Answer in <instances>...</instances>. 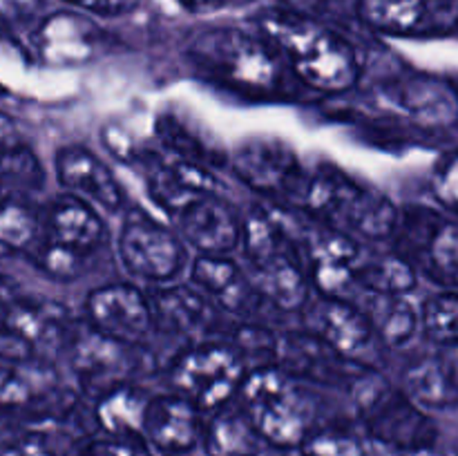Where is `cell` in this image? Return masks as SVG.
<instances>
[{"label": "cell", "instance_id": "cell-17", "mask_svg": "<svg viewBox=\"0 0 458 456\" xmlns=\"http://www.w3.org/2000/svg\"><path fill=\"white\" fill-rule=\"evenodd\" d=\"M273 358L277 367L293 378L313 380L320 384L353 387L367 371H371V367L349 360L311 334H291L277 338Z\"/></svg>", "mask_w": 458, "mask_h": 456}, {"label": "cell", "instance_id": "cell-28", "mask_svg": "<svg viewBox=\"0 0 458 456\" xmlns=\"http://www.w3.org/2000/svg\"><path fill=\"white\" fill-rule=\"evenodd\" d=\"M356 12L383 34H423L429 25V0H356Z\"/></svg>", "mask_w": 458, "mask_h": 456}, {"label": "cell", "instance_id": "cell-33", "mask_svg": "<svg viewBox=\"0 0 458 456\" xmlns=\"http://www.w3.org/2000/svg\"><path fill=\"white\" fill-rule=\"evenodd\" d=\"M157 134L161 137L159 141L164 143L165 152L192 161V164L213 168V165H224L228 161V156L217 146H213L204 137L192 132L177 114L159 116L157 119Z\"/></svg>", "mask_w": 458, "mask_h": 456}, {"label": "cell", "instance_id": "cell-45", "mask_svg": "<svg viewBox=\"0 0 458 456\" xmlns=\"http://www.w3.org/2000/svg\"><path fill=\"white\" fill-rule=\"evenodd\" d=\"M443 356H445V360L450 362L452 371H454V376H456V380H458V342L456 344H450V351L443 353Z\"/></svg>", "mask_w": 458, "mask_h": 456}, {"label": "cell", "instance_id": "cell-9", "mask_svg": "<svg viewBox=\"0 0 458 456\" xmlns=\"http://www.w3.org/2000/svg\"><path fill=\"white\" fill-rule=\"evenodd\" d=\"M246 362L231 344L199 342L174 360L173 384L179 396L188 398L199 410H219L244 383Z\"/></svg>", "mask_w": 458, "mask_h": 456}, {"label": "cell", "instance_id": "cell-27", "mask_svg": "<svg viewBox=\"0 0 458 456\" xmlns=\"http://www.w3.org/2000/svg\"><path fill=\"white\" fill-rule=\"evenodd\" d=\"M405 393L425 407H452L458 402V380L445 356L420 358L407 369Z\"/></svg>", "mask_w": 458, "mask_h": 456}, {"label": "cell", "instance_id": "cell-32", "mask_svg": "<svg viewBox=\"0 0 458 456\" xmlns=\"http://www.w3.org/2000/svg\"><path fill=\"white\" fill-rule=\"evenodd\" d=\"M38 224V215L30 201L0 188V258L30 249Z\"/></svg>", "mask_w": 458, "mask_h": 456}, {"label": "cell", "instance_id": "cell-14", "mask_svg": "<svg viewBox=\"0 0 458 456\" xmlns=\"http://www.w3.org/2000/svg\"><path fill=\"white\" fill-rule=\"evenodd\" d=\"M76 398L49 367L36 362L0 367V410L31 418H63Z\"/></svg>", "mask_w": 458, "mask_h": 456}, {"label": "cell", "instance_id": "cell-36", "mask_svg": "<svg viewBox=\"0 0 458 456\" xmlns=\"http://www.w3.org/2000/svg\"><path fill=\"white\" fill-rule=\"evenodd\" d=\"M423 329L443 344L458 342V291L434 295L423 307Z\"/></svg>", "mask_w": 458, "mask_h": 456}, {"label": "cell", "instance_id": "cell-44", "mask_svg": "<svg viewBox=\"0 0 458 456\" xmlns=\"http://www.w3.org/2000/svg\"><path fill=\"white\" fill-rule=\"evenodd\" d=\"M16 298V289H13L12 280H7L4 275H0V311L7 308V304Z\"/></svg>", "mask_w": 458, "mask_h": 456}, {"label": "cell", "instance_id": "cell-39", "mask_svg": "<svg viewBox=\"0 0 458 456\" xmlns=\"http://www.w3.org/2000/svg\"><path fill=\"white\" fill-rule=\"evenodd\" d=\"M434 195L447 208L458 213V152L450 155L434 173Z\"/></svg>", "mask_w": 458, "mask_h": 456}, {"label": "cell", "instance_id": "cell-35", "mask_svg": "<svg viewBox=\"0 0 458 456\" xmlns=\"http://www.w3.org/2000/svg\"><path fill=\"white\" fill-rule=\"evenodd\" d=\"M300 450L302 456H369L365 441L353 429L340 425L313 429Z\"/></svg>", "mask_w": 458, "mask_h": 456}, {"label": "cell", "instance_id": "cell-8", "mask_svg": "<svg viewBox=\"0 0 458 456\" xmlns=\"http://www.w3.org/2000/svg\"><path fill=\"white\" fill-rule=\"evenodd\" d=\"M76 322L52 300L13 298L0 311V358L7 365L36 362L43 349L67 347Z\"/></svg>", "mask_w": 458, "mask_h": 456}, {"label": "cell", "instance_id": "cell-22", "mask_svg": "<svg viewBox=\"0 0 458 456\" xmlns=\"http://www.w3.org/2000/svg\"><path fill=\"white\" fill-rule=\"evenodd\" d=\"M36 47L45 63L74 67L92 61L103 47V30L79 12H56L36 27Z\"/></svg>", "mask_w": 458, "mask_h": 456}, {"label": "cell", "instance_id": "cell-19", "mask_svg": "<svg viewBox=\"0 0 458 456\" xmlns=\"http://www.w3.org/2000/svg\"><path fill=\"white\" fill-rule=\"evenodd\" d=\"M179 235L199 255H226L240 244L242 222L217 192H204L173 215Z\"/></svg>", "mask_w": 458, "mask_h": 456}, {"label": "cell", "instance_id": "cell-20", "mask_svg": "<svg viewBox=\"0 0 458 456\" xmlns=\"http://www.w3.org/2000/svg\"><path fill=\"white\" fill-rule=\"evenodd\" d=\"M204 420L201 410L188 398L159 396L150 398L143 423V441L155 456H183L201 443Z\"/></svg>", "mask_w": 458, "mask_h": 456}, {"label": "cell", "instance_id": "cell-21", "mask_svg": "<svg viewBox=\"0 0 458 456\" xmlns=\"http://www.w3.org/2000/svg\"><path fill=\"white\" fill-rule=\"evenodd\" d=\"M56 177L70 195L98 206L106 213H119L125 204L123 186L114 173L83 146H65L56 152Z\"/></svg>", "mask_w": 458, "mask_h": 456}, {"label": "cell", "instance_id": "cell-10", "mask_svg": "<svg viewBox=\"0 0 458 456\" xmlns=\"http://www.w3.org/2000/svg\"><path fill=\"white\" fill-rule=\"evenodd\" d=\"M396 253L434 282L458 286V226L429 208L398 215Z\"/></svg>", "mask_w": 458, "mask_h": 456}, {"label": "cell", "instance_id": "cell-26", "mask_svg": "<svg viewBox=\"0 0 458 456\" xmlns=\"http://www.w3.org/2000/svg\"><path fill=\"white\" fill-rule=\"evenodd\" d=\"M148 405H150V398L143 389L123 383L98 396L94 416H97V423L103 434L143 438Z\"/></svg>", "mask_w": 458, "mask_h": 456}, {"label": "cell", "instance_id": "cell-11", "mask_svg": "<svg viewBox=\"0 0 458 456\" xmlns=\"http://www.w3.org/2000/svg\"><path fill=\"white\" fill-rule=\"evenodd\" d=\"M119 255L130 275L146 282H170L179 275L188 253L182 237L146 210H130L119 232Z\"/></svg>", "mask_w": 458, "mask_h": 456}, {"label": "cell", "instance_id": "cell-12", "mask_svg": "<svg viewBox=\"0 0 458 456\" xmlns=\"http://www.w3.org/2000/svg\"><path fill=\"white\" fill-rule=\"evenodd\" d=\"M298 228L302 231H295L293 226H289V231L298 241L309 282L327 298L344 300L347 291L356 284V264L360 259V249L353 237L316 217L313 222L298 224Z\"/></svg>", "mask_w": 458, "mask_h": 456}, {"label": "cell", "instance_id": "cell-3", "mask_svg": "<svg viewBox=\"0 0 458 456\" xmlns=\"http://www.w3.org/2000/svg\"><path fill=\"white\" fill-rule=\"evenodd\" d=\"M242 246L259 298L282 311H300L309 298V275L293 232L282 217L253 208L242 222Z\"/></svg>", "mask_w": 458, "mask_h": 456}, {"label": "cell", "instance_id": "cell-6", "mask_svg": "<svg viewBox=\"0 0 458 456\" xmlns=\"http://www.w3.org/2000/svg\"><path fill=\"white\" fill-rule=\"evenodd\" d=\"M106 241L101 215L79 197H56L47 210L45 235L34 250V262L45 275L70 282L88 271L92 255Z\"/></svg>", "mask_w": 458, "mask_h": 456}, {"label": "cell", "instance_id": "cell-4", "mask_svg": "<svg viewBox=\"0 0 458 456\" xmlns=\"http://www.w3.org/2000/svg\"><path fill=\"white\" fill-rule=\"evenodd\" d=\"M302 206L311 217L367 240H389L401 215L383 192L331 164H320L309 174Z\"/></svg>", "mask_w": 458, "mask_h": 456}, {"label": "cell", "instance_id": "cell-23", "mask_svg": "<svg viewBox=\"0 0 458 456\" xmlns=\"http://www.w3.org/2000/svg\"><path fill=\"white\" fill-rule=\"evenodd\" d=\"M155 326L174 335H208L219 329V308L197 286H164L150 298Z\"/></svg>", "mask_w": 458, "mask_h": 456}, {"label": "cell", "instance_id": "cell-30", "mask_svg": "<svg viewBox=\"0 0 458 456\" xmlns=\"http://www.w3.org/2000/svg\"><path fill=\"white\" fill-rule=\"evenodd\" d=\"M356 284L371 291V295H405L416 286V268L396 250L376 253L358 259Z\"/></svg>", "mask_w": 458, "mask_h": 456}, {"label": "cell", "instance_id": "cell-13", "mask_svg": "<svg viewBox=\"0 0 458 456\" xmlns=\"http://www.w3.org/2000/svg\"><path fill=\"white\" fill-rule=\"evenodd\" d=\"M237 177L262 195L302 201L309 174L300 156L282 139H246L228 156Z\"/></svg>", "mask_w": 458, "mask_h": 456}, {"label": "cell", "instance_id": "cell-38", "mask_svg": "<svg viewBox=\"0 0 458 456\" xmlns=\"http://www.w3.org/2000/svg\"><path fill=\"white\" fill-rule=\"evenodd\" d=\"M0 456H63V454L47 432L31 429V432L18 434L16 438H12V441L0 450Z\"/></svg>", "mask_w": 458, "mask_h": 456}, {"label": "cell", "instance_id": "cell-34", "mask_svg": "<svg viewBox=\"0 0 458 456\" xmlns=\"http://www.w3.org/2000/svg\"><path fill=\"white\" fill-rule=\"evenodd\" d=\"M383 94L389 103L405 110L416 121H429V123L445 119L450 106L454 103L437 83H403L398 88H387Z\"/></svg>", "mask_w": 458, "mask_h": 456}, {"label": "cell", "instance_id": "cell-40", "mask_svg": "<svg viewBox=\"0 0 458 456\" xmlns=\"http://www.w3.org/2000/svg\"><path fill=\"white\" fill-rule=\"evenodd\" d=\"M45 0H0V25L22 27L43 13Z\"/></svg>", "mask_w": 458, "mask_h": 456}, {"label": "cell", "instance_id": "cell-5", "mask_svg": "<svg viewBox=\"0 0 458 456\" xmlns=\"http://www.w3.org/2000/svg\"><path fill=\"white\" fill-rule=\"evenodd\" d=\"M242 410L259 436L276 450H293L313 432V401L298 378L277 365L246 374L240 387Z\"/></svg>", "mask_w": 458, "mask_h": 456}, {"label": "cell", "instance_id": "cell-7", "mask_svg": "<svg viewBox=\"0 0 458 456\" xmlns=\"http://www.w3.org/2000/svg\"><path fill=\"white\" fill-rule=\"evenodd\" d=\"M352 389H356L358 416L374 441L403 452L434 445L437 427L429 416L405 392L385 383L374 369L367 371Z\"/></svg>", "mask_w": 458, "mask_h": 456}, {"label": "cell", "instance_id": "cell-18", "mask_svg": "<svg viewBox=\"0 0 458 456\" xmlns=\"http://www.w3.org/2000/svg\"><path fill=\"white\" fill-rule=\"evenodd\" d=\"M128 349L130 344L107 338L89 325L85 331L76 326L67 342L72 369L79 376L83 389L97 396H103L110 389L128 383L130 369H132Z\"/></svg>", "mask_w": 458, "mask_h": 456}, {"label": "cell", "instance_id": "cell-46", "mask_svg": "<svg viewBox=\"0 0 458 456\" xmlns=\"http://www.w3.org/2000/svg\"><path fill=\"white\" fill-rule=\"evenodd\" d=\"M403 456H443V454H438L434 447H419V450L403 452Z\"/></svg>", "mask_w": 458, "mask_h": 456}, {"label": "cell", "instance_id": "cell-15", "mask_svg": "<svg viewBox=\"0 0 458 456\" xmlns=\"http://www.w3.org/2000/svg\"><path fill=\"white\" fill-rule=\"evenodd\" d=\"M85 313L94 331L130 347L141 342L155 329L150 298L132 284L119 282L94 289L85 300Z\"/></svg>", "mask_w": 458, "mask_h": 456}, {"label": "cell", "instance_id": "cell-42", "mask_svg": "<svg viewBox=\"0 0 458 456\" xmlns=\"http://www.w3.org/2000/svg\"><path fill=\"white\" fill-rule=\"evenodd\" d=\"M65 3L88 13H97V16H119L137 7L139 0H65Z\"/></svg>", "mask_w": 458, "mask_h": 456}, {"label": "cell", "instance_id": "cell-37", "mask_svg": "<svg viewBox=\"0 0 458 456\" xmlns=\"http://www.w3.org/2000/svg\"><path fill=\"white\" fill-rule=\"evenodd\" d=\"M79 456H155L150 447L146 445L143 438L134 436H112V434H103V436L89 438L79 452Z\"/></svg>", "mask_w": 458, "mask_h": 456}, {"label": "cell", "instance_id": "cell-2", "mask_svg": "<svg viewBox=\"0 0 458 456\" xmlns=\"http://www.w3.org/2000/svg\"><path fill=\"white\" fill-rule=\"evenodd\" d=\"M197 70L249 98H277L284 92V58L264 38L240 27H206L188 43Z\"/></svg>", "mask_w": 458, "mask_h": 456}, {"label": "cell", "instance_id": "cell-29", "mask_svg": "<svg viewBox=\"0 0 458 456\" xmlns=\"http://www.w3.org/2000/svg\"><path fill=\"white\" fill-rule=\"evenodd\" d=\"M0 182L16 188H40L45 170L12 119L0 112Z\"/></svg>", "mask_w": 458, "mask_h": 456}, {"label": "cell", "instance_id": "cell-25", "mask_svg": "<svg viewBox=\"0 0 458 456\" xmlns=\"http://www.w3.org/2000/svg\"><path fill=\"white\" fill-rule=\"evenodd\" d=\"M201 443L208 456H264L271 447L242 407L226 405L215 410L208 423H204Z\"/></svg>", "mask_w": 458, "mask_h": 456}, {"label": "cell", "instance_id": "cell-24", "mask_svg": "<svg viewBox=\"0 0 458 456\" xmlns=\"http://www.w3.org/2000/svg\"><path fill=\"white\" fill-rule=\"evenodd\" d=\"M192 284L208 295L215 307L235 316H249L262 300L249 273L226 255H199L192 264Z\"/></svg>", "mask_w": 458, "mask_h": 456}, {"label": "cell", "instance_id": "cell-43", "mask_svg": "<svg viewBox=\"0 0 458 456\" xmlns=\"http://www.w3.org/2000/svg\"><path fill=\"white\" fill-rule=\"evenodd\" d=\"M179 3H182L183 7L192 9V12H210V9L226 7L233 0H179Z\"/></svg>", "mask_w": 458, "mask_h": 456}, {"label": "cell", "instance_id": "cell-31", "mask_svg": "<svg viewBox=\"0 0 458 456\" xmlns=\"http://www.w3.org/2000/svg\"><path fill=\"white\" fill-rule=\"evenodd\" d=\"M365 316L378 342L387 347H401L410 342L419 326L414 307L403 295H371Z\"/></svg>", "mask_w": 458, "mask_h": 456}, {"label": "cell", "instance_id": "cell-41", "mask_svg": "<svg viewBox=\"0 0 458 456\" xmlns=\"http://www.w3.org/2000/svg\"><path fill=\"white\" fill-rule=\"evenodd\" d=\"M458 30V0H429L428 31Z\"/></svg>", "mask_w": 458, "mask_h": 456}, {"label": "cell", "instance_id": "cell-16", "mask_svg": "<svg viewBox=\"0 0 458 456\" xmlns=\"http://www.w3.org/2000/svg\"><path fill=\"white\" fill-rule=\"evenodd\" d=\"M304 326L307 334L316 335L344 358L371 367L369 351H374L378 338L365 311L349 304L347 300L322 295V300L309 304L304 311Z\"/></svg>", "mask_w": 458, "mask_h": 456}, {"label": "cell", "instance_id": "cell-1", "mask_svg": "<svg viewBox=\"0 0 458 456\" xmlns=\"http://www.w3.org/2000/svg\"><path fill=\"white\" fill-rule=\"evenodd\" d=\"M262 36L282 54L295 74L325 94H343L356 88L360 61L353 45L334 27L311 13L289 7L268 9L259 16Z\"/></svg>", "mask_w": 458, "mask_h": 456}]
</instances>
